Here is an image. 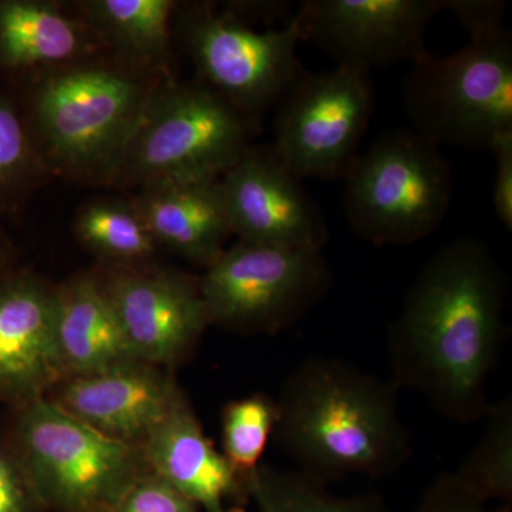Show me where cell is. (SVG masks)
Returning <instances> with one entry per match:
<instances>
[{
	"mask_svg": "<svg viewBox=\"0 0 512 512\" xmlns=\"http://www.w3.org/2000/svg\"><path fill=\"white\" fill-rule=\"evenodd\" d=\"M507 296V275L481 239L458 238L434 252L389 326L393 383L454 423L484 419L507 339Z\"/></svg>",
	"mask_w": 512,
	"mask_h": 512,
	"instance_id": "1",
	"label": "cell"
},
{
	"mask_svg": "<svg viewBox=\"0 0 512 512\" xmlns=\"http://www.w3.org/2000/svg\"><path fill=\"white\" fill-rule=\"evenodd\" d=\"M399 387L335 357L306 359L276 400V444L305 476L330 484L402 470L412 439L397 404Z\"/></svg>",
	"mask_w": 512,
	"mask_h": 512,
	"instance_id": "2",
	"label": "cell"
},
{
	"mask_svg": "<svg viewBox=\"0 0 512 512\" xmlns=\"http://www.w3.org/2000/svg\"><path fill=\"white\" fill-rule=\"evenodd\" d=\"M167 79L107 53L30 77L19 100L50 174L110 187L148 100Z\"/></svg>",
	"mask_w": 512,
	"mask_h": 512,
	"instance_id": "3",
	"label": "cell"
},
{
	"mask_svg": "<svg viewBox=\"0 0 512 512\" xmlns=\"http://www.w3.org/2000/svg\"><path fill=\"white\" fill-rule=\"evenodd\" d=\"M6 443L42 507L111 512L148 471L141 447L111 439L47 397L12 407Z\"/></svg>",
	"mask_w": 512,
	"mask_h": 512,
	"instance_id": "4",
	"label": "cell"
},
{
	"mask_svg": "<svg viewBox=\"0 0 512 512\" xmlns=\"http://www.w3.org/2000/svg\"><path fill=\"white\" fill-rule=\"evenodd\" d=\"M258 126L198 80H164L148 100L110 187L221 180L252 146Z\"/></svg>",
	"mask_w": 512,
	"mask_h": 512,
	"instance_id": "5",
	"label": "cell"
},
{
	"mask_svg": "<svg viewBox=\"0 0 512 512\" xmlns=\"http://www.w3.org/2000/svg\"><path fill=\"white\" fill-rule=\"evenodd\" d=\"M403 110L434 146L490 150L512 133L511 33L494 30L454 55L421 57L404 79Z\"/></svg>",
	"mask_w": 512,
	"mask_h": 512,
	"instance_id": "6",
	"label": "cell"
},
{
	"mask_svg": "<svg viewBox=\"0 0 512 512\" xmlns=\"http://www.w3.org/2000/svg\"><path fill=\"white\" fill-rule=\"evenodd\" d=\"M343 180L346 220L376 247L429 238L453 201L451 164L440 147L412 128H396L377 138Z\"/></svg>",
	"mask_w": 512,
	"mask_h": 512,
	"instance_id": "7",
	"label": "cell"
},
{
	"mask_svg": "<svg viewBox=\"0 0 512 512\" xmlns=\"http://www.w3.org/2000/svg\"><path fill=\"white\" fill-rule=\"evenodd\" d=\"M174 29L198 82L258 123L306 72L296 53L303 42L296 16L258 32L215 3H178Z\"/></svg>",
	"mask_w": 512,
	"mask_h": 512,
	"instance_id": "8",
	"label": "cell"
},
{
	"mask_svg": "<svg viewBox=\"0 0 512 512\" xmlns=\"http://www.w3.org/2000/svg\"><path fill=\"white\" fill-rule=\"evenodd\" d=\"M208 326L274 335L292 328L329 291L320 249L239 241L198 278Z\"/></svg>",
	"mask_w": 512,
	"mask_h": 512,
	"instance_id": "9",
	"label": "cell"
},
{
	"mask_svg": "<svg viewBox=\"0 0 512 512\" xmlns=\"http://www.w3.org/2000/svg\"><path fill=\"white\" fill-rule=\"evenodd\" d=\"M272 148L299 181L345 177L375 109L370 72L306 70L275 107Z\"/></svg>",
	"mask_w": 512,
	"mask_h": 512,
	"instance_id": "10",
	"label": "cell"
},
{
	"mask_svg": "<svg viewBox=\"0 0 512 512\" xmlns=\"http://www.w3.org/2000/svg\"><path fill=\"white\" fill-rule=\"evenodd\" d=\"M441 0H305L296 10L303 42H311L338 66L416 63L429 53L426 35Z\"/></svg>",
	"mask_w": 512,
	"mask_h": 512,
	"instance_id": "11",
	"label": "cell"
},
{
	"mask_svg": "<svg viewBox=\"0 0 512 512\" xmlns=\"http://www.w3.org/2000/svg\"><path fill=\"white\" fill-rule=\"evenodd\" d=\"M93 274L116 313L128 348L141 362L175 365L208 326L198 279L175 271L110 265Z\"/></svg>",
	"mask_w": 512,
	"mask_h": 512,
	"instance_id": "12",
	"label": "cell"
},
{
	"mask_svg": "<svg viewBox=\"0 0 512 512\" xmlns=\"http://www.w3.org/2000/svg\"><path fill=\"white\" fill-rule=\"evenodd\" d=\"M301 183L271 144H252L221 178L232 234L251 244L323 251L325 215Z\"/></svg>",
	"mask_w": 512,
	"mask_h": 512,
	"instance_id": "13",
	"label": "cell"
},
{
	"mask_svg": "<svg viewBox=\"0 0 512 512\" xmlns=\"http://www.w3.org/2000/svg\"><path fill=\"white\" fill-rule=\"evenodd\" d=\"M46 396L64 412L111 439L141 447L183 392L161 367L131 359L64 377Z\"/></svg>",
	"mask_w": 512,
	"mask_h": 512,
	"instance_id": "14",
	"label": "cell"
},
{
	"mask_svg": "<svg viewBox=\"0 0 512 512\" xmlns=\"http://www.w3.org/2000/svg\"><path fill=\"white\" fill-rule=\"evenodd\" d=\"M55 293L56 286L26 269L0 276V402L10 407L47 396L63 379Z\"/></svg>",
	"mask_w": 512,
	"mask_h": 512,
	"instance_id": "15",
	"label": "cell"
},
{
	"mask_svg": "<svg viewBox=\"0 0 512 512\" xmlns=\"http://www.w3.org/2000/svg\"><path fill=\"white\" fill-rule=\"evenodd\" d=\"M141 450L148 471L198 510H224L228 501L249 497L248 485L205 436L184 394Z\"/></svg>",
	"mask_w": 512,
	"mask_h": 512,
	"instance_id": "16",
	"label": "cell"
},
{
	"mask_svg": "<svg viewBox=\"0 0 512 512\" xmlns=\"http://www.w3.org/2000/svg\"><path fill=\"white\" fill-rule=\"evenodd\" d=\"M158 247L207 269L222 254L229 235L221 180L161 181L131 197Z\"/></svg>",
	"mask_w": 512,
	"mask_h": 512,
	"instance_id": "17",
	"label": "cell"
},
{
	"mask_svg": "<svg viewBox=\"0 0 512 512\" xmlns=\"http://www.w3.org/2000/svg\"><path fill=\"white\" fill-rule=\"evenodd\" d=\"M106 53L69 6L0 0V72L30 77Z\"/></svg>",
	"mask_w": 512,
	"mask_h": 512,
	"instance_id": "18",
	"label": "cell"
},
{
	"mask_svg": "<svg viewBox=\"0 0 512 512\" xmlns=\"http://www.w3.org/2000/svg\"><path fill=\"white\" fill-rule=\"evenodd\" d=\"M55 343L63 379L136 359L93 272L56 286Z\"/></svg>",
	"mask_w": 512,
	"mask_h": 512,
	"instance_id": "19",
	"label": "cell"
},
{
	"mask_svg": "<svg viewBox=\"0 0 512 512\" xmlns=\"http://www.w3.org/2000/svg\"><path fill=\"white\" fill-rule=\"evenodd\" d=\"M72 5L107 55L140 72L174 77L171 64L178 2L83 0Z\"/></svg>",
	"mask_w": 512,
	"mask_h": 512,
	"instance_id": "20",
	"label": "cell"
},
{
	"mask_svg": "<svg viewBox=\"0 0 512 512\" xmlns=\"http://www.w3.org/2000/svg\"><path fill=\"white\" fill-rule=\"evenodd\" d=\"M74 232L104 265L120 268H148L160 248L131 198L87 201L77 212Z\"/></svg>",
	"mask_w": 512,
	"mask_h": 512,
	"instance_id": "21",
	"label": "cell"
},
{
	"mask_svg": "<svg viewBox=\"0 0 512 512\" xmlns=\"http://www.w3.org/2000/svg\"><path fill=\"white\" fill-rule=\"evenodd\" d=\"M249 497L259 512H392L382 495H338L328 484L298 470H278L266 464L249 481Z\"/></svg>",
	"mask_w": 512,
	"mask_h": 512,
	"instance_id": "22",
	"label": "cell"
},
{
	"mask_svg": "<svg viewBox=\"0 0 512 512\" xmlns=\"http://www.w3.org/2000/svg\"><path fill=\"white\" fill-rule=\"evenodd\" d=\"M480 440L453 476L488 504L512 507V396L491 404Z\"/></svg>",
	"mask_w": 512,
	"mask_h": 512,
	"instance_id": "23",
	"label": "cell"
},
{
	"mask_svg": "<svg viewBox=\"0 0 512 512\" xmlns=\"http://www.w3.org/2000/svg\"><path fill=\"white\" fill-rule=\"evenodd\" d=\"M18 97L0 89V215L50 177Z\"/></svg>",
	"mask_w": 512,
	"mask_h": 512,
	"instance_id": "24",
	"label": "cell"
},
{
	"mask_svg": "<svg viewBox=\"0 0 512 512\" xmlns=\"http://www.w3.org/2000/svg\"><path fill=\"white\" fill-rule=\"evenodd\" d=\"M278 420L276 400L255 393L234 400L222 412V456L232 470L248 485L261 467L269 440Z\"/></svg>",
	"mask_w": 512,
	"mask_h": 512,
	"instance_id": "25",
	"label": "cell"
},
{
	"mask_svg": "<svg viewBox=\"0 0 512 512\" xmlns=\"http://www.w3.org/2000/svg\"><path fill=\"white\" fill-rule=\"evenodd\" d=\"M413 512H512V507L485 503L453 473H443L427 485Z\"/></svg>",
	"mask_w": 512,
	"mask_h": 512,
	"instance_id": "26",
	"label": "cell"
},
{
	"mask_svg": "<svg viewBox=\"0 0 512 512\" xmlns=\"http://www.w3.org/2000/svg\"><path fill=\"white\" fill-rule=\"evenodd\" d=\"M111 512H200L190 500L154 474L138 478Z\"/></svg>",
	"mask_w": 512,
	"mask_h": 512,
	"instance_id": "27",
	"label": "cell"
},
{
	"mask_svg": "<svg viewBox=\"0 0 512 512\" xmlns=\"http://www.w3.org/2000/svg\"><path fill=\"white\" fill-rule=\"evenodd\" d=\"M39 507L25 471L0 433V512H33Z\"/></svg>",
	"mask_w": 512,
	"mask_h": 512,
	"instance_id": "28",
	"label": "cell"
},
{
	"mask_svg": "<svg viewBox=\"0 0 512 512\" xmlns=\"http://www.w3.org/2000/svg\"><path fill=\"white\" fill-rule=\"evenodd\" d=\"M505 8L498 0H441V10L453 13L470 37L505 28Z\"/></svg>",
	"mask_w": 512,
	"mask_h": 512,
	"instance_id": "29",
	"label": "cell"
},
{
	"mask_svg": "<svg viewBox=\"0 0 512 512\" xmlns=\"http://www.w3.org/2000/svg\"><path fill=\"white\" fill-rule=\"evenodd\" d=\"M495 157L494 210L507 231H512V133L503 134L490 148Z\"/></svg>",
	"mask_w": 512,
	"mask_h": 512,
	"instance_id": "30",
	"label": "cell"
},
{
	"mask_svg": "<svg viewBox=\"0 0 512 512\" xmlns=\"http://www.w3.org/2000/svg\"><path fill=\"white\" fill-rule=\"evenodd\" d=\"M13 261V251L12 245L6 238L5 232L0 228V276L9 272L10 269H13L12 266Z\"/></svg>",
	"mask_w": 512,
	"mask_h": 512,
	"instance_id": "31",
	"label": "cell"
},
{
	"mask_svg": "<svg viewBox=\"0 0 512 512\" xmlns=\"http://www.w3.org/2000/svg\"><path fill=\"white\" fill-rule=\"evenodd\" d=\"M210 512H234V511H228V510H225V508H224V510L210 511Z\"/></svg>",
	"mask_w": 512,
	"mask_h": 512,
	"instance_id": "32",
	"label": "cell"
}]
</instances>
